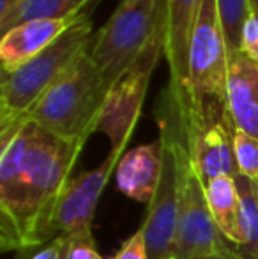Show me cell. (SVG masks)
Returning <instances> with one entry per match:
<instances>
[{
  "label": "cell",
  "instance_id": "obj_1",
  "mask_svg": "<svg viewBox=\"0 0 258 259\" xmlns=\"http://www.w3.org/2000/svg\"><path fill=\"white\" fill-rule=\"evenodd\" d=\"M87 141L65 140L28 116L0 129V250L50 243L53 213Z\"/></svg>",
  "mask_w": 258,
  "mask_h": 259
},
{
  "label": "cell",
  "instance_id": "obj_2",
  "mask_svg": "<svg viewBox=\"0 0 258 259\" xmlns=\"http://www.w3.org/2000/svg\"><path fill=\"white\" fill-rule=\"evenodd\" d=\"M110 89L85 52L27 116L60 138L87 141L97 133Z\"/></svg>",
  "mask_w": 258,
  "mask_h": 259
},
{
  "label": "cell",
  "instance_id": "obj_3",
  "mask_svg": "<svg viewBox=\"0 0 258 259\" xmlns=\"http://www.w3.org/2000/svg\"><path fill=\"white\" fill-rule=\"evenodd\" d=\"M92 37V20L87 14H80L50 48L16 71H2L0 129L25 118L41 97L75 65V62L89 52Z\"/></svg>",
  "mask_w": 258,
  "mask_h": 259
},
{
  "label": "cell",
  "instance_id": "obj_4",
  "mask_svg": "<svg viewBox=\"0 0 258 259\" xmlns=\"http://www.w3.org/2000/svg\"><path fill=\"white\" fill-rule=\"evenodd\" d=\"M154 115L159 125V140L163 141V175L154 199L147 208L141 229L147 242L149 259H173L190 155L172 116L159 106H156Z\"/></svg>",
  "mask_w": 258,
  "mask_h": 259
},
{
  "label": "cell",
  "instance_id": "obj_5",
  "mask_svg": "<svg viewBox=\"0 0 258 259\" xmlns=\"http://www.w3.org/2000/svg\"><path fill=\"white\" fill-rule=\"evenodd\" d=\"M166 46V0H163L159 20L149 45L133 65L112 85L103 116L97 125V133H103L110 140V154L122 157L126 154L134 127L138 123L151 85L152 72L158 60L165 55Z\"/></svg>",
  "mask_w": 258,
  "mask_h": 259
},
{
  "label": "cell",
  "instance_id": "obj_6",
  "mask_svg": "<svg viewBox=\"0 0 258 259\" xmlns=\"http://www.w3.org/2000/svg\"><path fill=\"white\" fill-rule=\"evenodd\" d=\"M163 0H121L110 20L92 37L89 55L114 85L149 45L159 20Z\"/></svg>",
  "mask_w": 258,
  "mask_h": 259
},
{
  "label": "cell",
  "instance_id": "obj_7",
  "mask_svg": "<svg viewBox=\"0 0 258 259\" xmlns=\"http://www.w3.org/2000/svg\"><path fill=\"white\" fill-rule=\"evenodd\" d=\"M228 46L217 0H203L191 34L186 90L193 101H227Z\"/></svg>",
  "mask_w": 258,
  "mask_h": 259
},
{
  "label": "cell",
  "instance_id": "obj_8",
  "mask_svg": "<svg viewBox=\"0 0 258 259\" xmlns=\"http://www.w3.org/2000/svg\"><path fill=\"white\" fill-rule=\"evenodd\" d=\"M235 250L225 240L210 213L205 185L191 166L186 167L177 224L175 256L173 259H193L207 254H228Z\"/></svg>",
  "mask_w": 258,
  "mask_h": 259
},
{
  "label": "cell",
  "instance_id": "obj_9",
  "mask_svg": "<svg viewBox=\"0 0 258 259\" xmlns=\"http://www.w3.org/2000/svg\"><path fill=\"white\" fill-rule=\"evenodd\" d=\"M119 160H121L119 155L108 154L97 167L69 180L53 213L55 238L82 231H92L96 206L110 177L117 169Z\"/></svg>",
  "mask_w": 258,
  "mask_h": 259
},
{
  "label": "cell",
  "instance_id": "obj_10",
  "mask_svg": "<svg viewBox=\"0 0 258 259\" xmlns=\"http://www.w3.org/2000/svg\"><path fill=\"white\" fill-rule=\"evenodd\" d=\"M227 106L235 129L258 138V64L242 50L228 53Z\"/></svg>",
  "mask_w": 258,
  "mask_h": 259
},
{
  "label": "cell",
  "instance_id": "obj_11",
  "mask_svg": "<svg viewBox=\"0 0 258 259\" xmlns=\"http://www.w3.org/2000/svg\"><path fill=\"white\" fill-rule=\"evenodd\" d=\"M163 175V141L131 148L121 157L115 169V184L124 196L151 205Z\"/></svg>",
  "mask_w": 258,
  "mask_h": 259
},
{
  "label": "cell",
  "instance_id": "obj_12",
  "mask_svg": "<svg viewBox=\"0 0 258 259\" xmlns=\"http://www.w3.org/2000/svg\"><path fill=\"white\" fill-rule=\"evenodd\" d=\"M76 20L25 21L0 39V62L4 72H13L53 45Z\"/></svg>",
  "mask_w": 258,
  "mask_h": 259
},
{
  "label": "cell",
  "instance_id": "obj_13",
  "mask_svg": "<svg viewBox=\"0 0 258 259\" xmlns=\"http://www.w3.org/2000/svg\"><path fill=\"white\" fill-rule=\"evenodd\" d=\"M203 0H166V46L170 79L173 89L180 90L188 83V57L195 25Z\"/></svg>",
  "mask_w": 258,
  "mask_h": 259
},
{
  "label": "cell",
  "instance_id": "obj_14",
  "mask_svg": "<svg viewBox=\"0 0 258 259\" xmlns=\"http://www.w3.org/2000/svg\"><path fill=\"white\" fill-rule=\"evenodd\" d=\"M205 196L209 203L210 213L216 222L217 229L225 236L228 243L235 250L241 247V201H239V191L235 185V178L228 175H221L212 180L205 182Z\"/></svg>",
  "mask_w": 258,
  "mask_h": 259
},
{
  "label": "cell",
  "instance_id": "obj_15",
  "mask_svg": "<svg viewBox=\"0 0 258 259\" xmlns=\"http://www.w3.org/2000/svg\"><path fill=\"white\" fill-rule=\"evenodd\" d=\"M92 0H25L6 21H0V34L34 20H76Z\"/></svg>",
  "mask_w": 258,
  "mask_h": 259
},
{
  "label": "cell",
  "instance_id": "obj_16",
  "mask_svg": "<svg viewBox=\"0 0 258 259\" xmlns=\"http://www.w3.org/2000/svg\"><path fill=\"white\" fill-rule=\"evenodd\" d=\"M235 185L241 201V236L237 252L244 259H258V180L242 175L235 177Z\"/></svg>",
  "mask_w": 258,
  "mask_h": 259
},
{
  "label": "cell",
  "instance_id": "obj_17",
  "mask_svg": "<svg viewBox=\"0 0 258 259\" xmlns=\"http://www.w3.org/2000/svg\"><path fill=\"white\" fill-rule=\"evenodd\" d=\"M228 53L241 50L242 25L249 14V0H217Z\"/></svg>",
  "mask_w": 258,
  "mask_h": 259
},
{
  "label": "cell",
  "instance_id": "obj_18",
  "mask_svg": "<svg viewBox=\"0 0 258 259\" xmlns=\"http://www.w3.org/2000/svg\"><path fill=\"white\" fill-rule=\"evenodd\" d=\"M234 155L239 175L258 180V138L242 131H235Z\"/></svg>",
  "mask_w": 258,
  "mask_h": 259
},
{
  "label": "cell",
  "instance_id": "obj_19",
  "mask_svg": "<svg viewBox=\"0 0 258 259\" xmlns=\"http://www.w3.org/2000/svg\"><path fill=\"white\" fill-rule=\"evenodd\" d=\"M62 259H104L94 242L92 231H82L64 236Z\"/></svg>",
  "mask_w": 258,
  "mask_h": 259
},
{
  "label": "cell",
  "instance_id": "obj_20",
  "mask_svg": "<svg viewBox=\"0 0 258 259\" xmlns=\"http://www.w3.org/2000/svg\"><path fill=\"white\" fill-rule=\"evenodd\" d=\"M241 50L258 64V11H249L242 25Z\"/></svg>",
  "mask_w": 258,
  "mask_h": 259
},
{
  "label": "cell",
  "instance_id": "obj_21",
  "mask_svg": "<svg viewBox=\"0 0 258 259\" xmlns=\"http://www.w3.org/2000/svg\"><path fill=\"white\" fill-rule=\"evenodd\" d=\"M110 259H149L143 229L140 228L136 233H133Z\"/></svg>",
  "mask_w": 258,
  "mask_h": 259
},
{
  "label": "cell",
  "instance_id": "obj_22",
  "mask_svg": "<svg viewBox=\"0 0 258 259\" xmlns=\"http://www.w3.org/2000/svg\"><path fill=\"white\" fill-rule=\"evenodd\" d=\"M64 252V236H57L50 243L43 245L38 252H34L28 259H62Z\"/></svg>",
  "mask_w": 258,
  "mask_h": 259
},
{
  "label": "cell",
  "instance_id": "obj_23",
  "mask_svg": "<svg viewBox=\"0 0 258 259\" xmlns=\"http://www.w3.org/2000/svg\"><path fill=\"white\" fill-rule=\"evenodd\" d=\"M25 0H0V21H6Z\"/></svg>",
  "mask_w": 258,
  "mask_h": 259
},
{
  "label": "cell",
  "instance_id": "obj_24",
  "mask_svg": "<svg viewBox=\"0 0 258 259\" xmlns=\"http://www.w3.org/2000/svg\"><path fill=\"white\" fill-rule=\"evenodd\" d=\"M193 259H244L237 250H232L228 254H207V256H198Z\"/></svg>",
  "mask_w": 258,
  "mask_h": 259
},
{
  "label": "cell",
  "instance_id": "obj_25",
  "mask_svg": "<svg viewBox=\"0 0 258 259\" xmlns=\"http://www.w3.org/2000/svg\"><path fill=\"white\" fill-rule=\"evenodd\" d=\"M101 2H103V0H92V2L89 4V7H87V9L83 11V14H87V16H90V14H92V11L96 9V7L99 6Z\"/></svg>",
  "mask_w": 258,
  "mask_h": 259
},
{
  "label": "cell",
  "instance_id": "obj_26",
  "mask_svg": "<svg viewBox=\"0 0 258 259\" xmlns=\"http://www.w3.org/2000/svg\"><path fill=\"white\" fill-rule=\"evenodd\" d=\"M249 11H258V0H249Z\"/></svg>",
  "mask_w": 258,
  "mask_h": 259
}]
</instances>
